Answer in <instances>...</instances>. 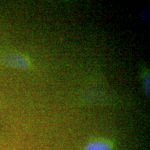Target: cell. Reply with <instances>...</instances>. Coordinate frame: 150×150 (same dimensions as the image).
<instances>
[{
  "label": "cell",
  "instance_id": "obj_1",
  "mask_svg": "<svg viewBox=\"0 0 150 150\" xmlns=\"http://www.w3.org/2000/svg\"><path fill=\"white\" fill-rule=\"evenodd\" d=\"M1 61L5 65L15 68L26 70L29 67V61L24 56L18 54H7L1 58Z\"/></svg>",
  "mask_w": 150,
  "mask_h": 150
},
{
  "label": "cell",
  "instance_id": "obj_2",
  "mask_svg": "<svg viewBox=\"0 0 150 150\" xmlns=\"http://www.w3.org/2000/svg\"><path fill=\"white\" fill-rule=\"evenodd\" d=\"M84 150H111V147L108 142L103 140H95L88 143Z\"/></svg>",
  "mask_w": 150,
  "mask_h": 150
},
{
  "label": "cell",
  "instance_id": "obj_3",
  "mask_svg": "<svg viewBox=\"0 0 150 150\" xmlns=\"http://www.w3.org/2000/svg\"><path fill=\"white\" fill-rule=\"evenodd\" d=\"M143 80V86H144V89L146 93V95L148 97V98H149V73H146L145 76L142 78Z\"/></svg>",
  "mask_w": 150,
  "mask_h": 150
}]
</instances>
